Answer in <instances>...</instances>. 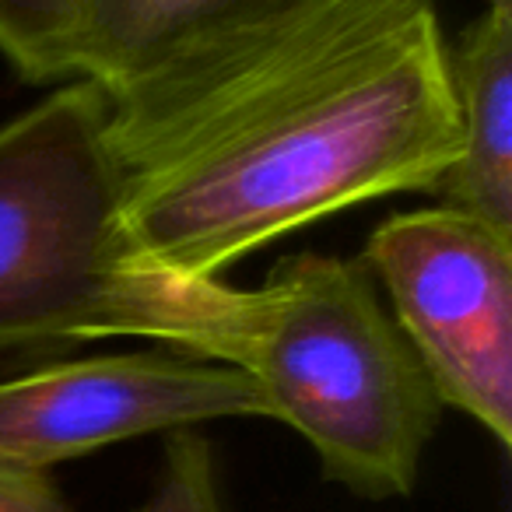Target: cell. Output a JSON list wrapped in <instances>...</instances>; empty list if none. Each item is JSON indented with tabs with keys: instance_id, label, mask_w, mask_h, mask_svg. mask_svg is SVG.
Returning a JSON list of instances; mask_svg holds the SVG:
<instances>
[{
	"instance_id": "obj_1",
	"label": "cell",
	"mask_w": 512,
	"mask_h": 512,
	"mask_svg": "<svg viewBox=\"0 0 512 512\" xmlns=\"http://www.w3.org/2000/svg\"><path fill=\"white\" fill-rule=\"evenodd\" d=\"M137 260L179 278L341 207L439 190L460 155L432 0H313L106 95Z\"/></svg>"
},
{
	"instance_id": "obj_2",
	"label": "cell",
	"mask_w": 512,
	"mask_h": 512,
	"mask_svg": "<svg viewBox=\"0 0 512 512\" xmlns=\"http://www.w3.org/2000/svg\"><path fill=\"white\" fill-rule=\"evenodd\" d=\"M144 337L246 372L267 418L292 425L351 495L383 502L418 484L446 404L362 260L285 256L256 292L155 267Z\"/></svg>"
},
{
	"instance_id": "obj_3",
	"label": "cell",
	"mask_w": 512,
	"mask_h": 512,
	"mask_svg": "<svg viewBox=\"0 0 512 512\" xmlns=\"http://www.w3.org/2000/svg\"><path fill=\"white\" fill-rule=\"evenodd\" d=\"M106 109L78 78L0 127V362L141 330Z\"/></svg>"
},
{
	"instance_id": "obj_4",
	"label": "cell",
	"mask_w": 512,
	"mask_h": 512,
	"mask_svg": "<svg viewBox=\"0 0 512 512\" xmlns=\"http://www.w3.org/2000/svg\"><path fill=\"white\" fill-rule=\"evenodd\" d=\"M362 264L446 407L512 446V239L453 211L386 218Z\"/></svg>"
},
{
	"instance_id": "obj_5",
	"label": "cell",
	"mask_w": 512,
	"mask_h": 512,
	"mask_svg": "<svg viewBox=\"0 0 512 512\" xmlns=\"http://www.w3.org/2000/svg\"><path fill=\"white\" fill-rule=\"evenodd\" d=\"M267 418L253 379L179 351L53 362L0 383V470H50L151 432Z\"/></svg>"
},
{
	"instance_id": "obj_6",
	"label": "cell",
	"mask_w": 512,
	"mask_h": 512,
	"mask_svg": "<svg viewBox=\"0 0 512 512\" xmlns=\"http://www.w3.org/2000/svg\"><path fill=\"white\" fill-rule=\"evenodd\" d=\"M313 0H85L78 78L106 95L151 74L278 25Z\"/></svg>"
},
{
	"instance_id": "obj_7",
	"label": "cell",
	"mask_w": 512,
	"mask_h": 512,
	"mask_svg": "<svg viewBox=\"0 0 512 512\" xmlns=\"http://www.w3.org/2000/svg\"><path fill=\"white\" fill-rule=\"evenodd\" d=\"M460 155L439 183L442 207L512 239V11L484 15L449 50Z\"/></svg>"
},
{
	"instance_id": "obj_8",
	"label": "cell",
	"mask_w": 512,
	"mask_h": 512,
	"mask_svg": "<svg viewBox=\"0 0 512 512\" xmlns=\"http://www.w3.org/2000/svg\"><path fill=\"white\" fill-rule=\"evenodd\" d=\"M85 0H0V53L29 81L78 78Z\"/></svg>"
},
{
	"instance_id": "obj_9",
	"label": "cell",
	"mask_w": 512,
	"mask_h": 512,
	"mask_svg": "<svg viewBox=\"0 0 512 512\" xmlns=\"http://www.w3.org/2000/svg\"><path fill=\"white\" fill-rule=\"evenodd\" d=\"M137 512H228L221 498L214 449L197 428L165 435V467Z\"/></svg>"
},
{
	"instance_id": "obj_10",
	"label": "cell",
	"mask_w": 512,
	"mask_h": 512,
	"mask_svg": "<svg viewBox=\"0 0 512 512\" xmlns=\"http://www.w3.org/2000/svg\"><path fill=\"white\" fill-rule=\"evenodd\" d=\"M0 512H74L46 470H0Z\"/></svg>"
},
{
	"instance_id": "obj_11",
	"label": "cell",
	"mask_w": 512,
	"mask_h": 512,
	"mask_svg": "<svg viewBox=\"0 0 512 512\" xmlns=\"http://www.w3.org/2000/svg\"><path fill=\"white\" fill-rule=\"evenodd\" d=\"M488 8H495V11H512V0H488Z\"/></svg>"
}]
</instances>
